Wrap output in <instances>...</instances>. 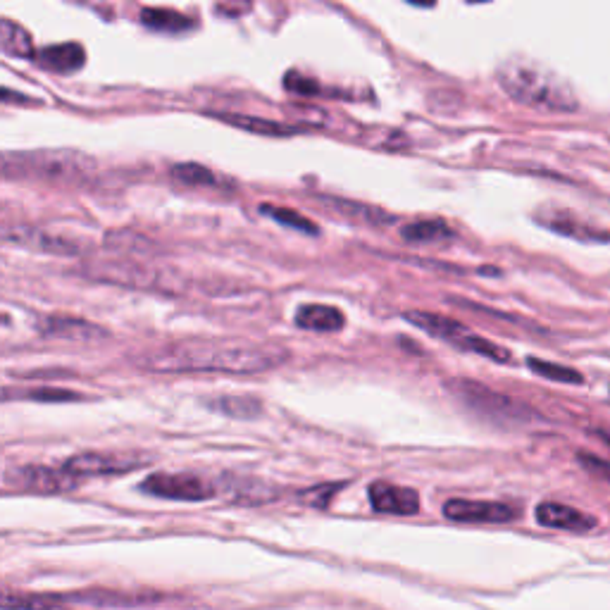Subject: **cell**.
I'll return each mask as SVG.
<instances>
[{
  "label": "cell",
  "mask_w": 610,
  "mask_h": 610,
  "mask_svg": "<svg viewBox=\"0 0 610 610\" xmlns=\"http://www.w3.org/2000/svg\"><path fill=\"white\" fill-rule=\"evenodd\" d=\"M527 365L532 372H537V375L546 377V379H553V382H560V384H582L584 382V377L577 370H572V367L549 363V360L529 358Z\"/></svg>",
  "instance_id": "obj_24"
},
{
  "label": "cell",
  "mask_w": 610,
  "mask_h": 610,
  "mask_svg": "<svg viewBox=\"0 0 610 610\" xmlns=\"http://www.w3.org/2000/svg\"><path fill=\"white\" fill-rule=\"evenodd\" d=\"M444 515L453 522H510L518 518V508L499 501L451 499L444 503Z\"/></svg>",
  "instance_id": "obj_10"
},
{
  "label": "cell",
  "mask_w": 610,
  "mask_h": 610,
  "mask_svg": "<svg viewBox=\"0 0 610 610\" xmlns=\"http://www.w3.org/2000/svg\"><path fill=\"white\" fill-rule=\"evenodd\" d=\"M210 408L217 410V413H222V415L239 417V420H251V417L260 415V410H263L258 398H251V396L213 398V401H210Z\"/></svg>",
  "instance_id": "obj_22"
},
{
  "label": "cell",
  "mask_w": 610,
  "mask_h": 610,
  "mask_svg": "<svg viewBox=\"0 0 610 610\" xmlns=\"http://www.w3.org/2000/svg\"><path fill=\"white\" fill-rule=\"evenodd\" d=\"M141 491L172 501H208L217 496V484L189 472H155L141 482Z\"/></svg>",
  "instance_id": "obj_5"
},
{
  "label": "cell",
  "mask_w": 610,
  "mask_h": 610,
  "mask_svg": "<svg viewBox=\"0 0 610 610\" xmlns=\"http://www.w3.org/2000/svg\"><path fill=\"white\" fill-rule=\"evenodd\" d=\"M406 320L413 322V325L417 329H422V332L437 336V339L446 341V344H451L453 348H460V351L477 353V356L491 358L496 360V363H508L510 360L508 348H503L499 344H494V341L484 339V336L470 332L468 327L460 325V322L451 320V317L446 315L413 310V313H406Z\"/></svg>",
  "instance_id": "obj_4"
},
{
  "label": "cell",
  "mask_w": 610,
  "mask_h": 610,
  "mask_svg": "<svg viewBox=\"0 0 610 610\" xmlns=\"http://www.w3.org/2000/svg\"><path fill=\"white\" fill-rule=\"evenodd\" d=\"M0 51L10 58H36V53H39L34 51L29 31L12 22L10 17L0 20Z\"/></svg>",
  "instance_id": "obj_18"
},
{
  "label": "cell",
  "mask_w": 610,
  "mask_h": 610,
  "mask_svg": "<svg viewBox=\"0 0 610 610\" xmlns=\"http://www.w3.org/2000/svg\"><path fill=\"white\" fill-rule=\"evenodd\" d=\"M67 596L65 594H3L5 610H65Z\"/></svg>",
  "instance_id": "obj_19"
},
{
  "label": "cell",
  "mask_w": 610,
  "mask_h": 610,
  "mask_svg": "<svg viewBox=\"0 0 610 610\" xmlns=\"http://www.w3.org/2000/svg\"><path fill=\"white\" fill-rule=\"evenodd\" d=\"M5 241H12V244H20L24 248H31V251H41V253H53V255H74L79 253V248L70 244V241L58 239V236H51L41 229L34 227H5L3 232Z\"/></svg>",
  "instance_id": "obj_13"
},
{
  "label": "cell",
  "mask_w": 610,
  "mask_h": 610,
  "mask_svg": "<svg viewBox=\"0 0 610 610\" xmlns=\"http://www.w3.org/2000/svg\"><path fill=\"white\" fill-rule=\"evenodd\" d=\"M448 389H451L465 406H470L479 415L506 417V420H520L522 413L527 415V408H520L518 403H513V398L494 394L491 389L482 387V384L468 382V379L448 384Z\"/></svg>",
  "instance_id": "obj_7"
},
{
  "label": "cell",
  "mask_w": 610,
  "mask_h": 610,
  "mask_svg": "<svg viewBox=\"0 0 610 610\" xmlns=\"http://www.w3.org/2000/svg\"><path fill=\"white\" fill-rule=\"evenodd\" d=\"M5 484L31 494H65L79 487V479L65 468H48V465H20L5 472Z\"/></svg>",
  "instance_id": "obj_6"
},
{
  "label": "cell",
  "mask_w": 610,
  "mask_h": 610,
  "mask_svg": "<svg viewBox=\"0 0 610 610\" xmlns=\"http://www.w3.org/2000/svg\"><path fill=\"white\" fill-rule=\"evenodd\" d=\"M141 22L155 31H167V34H182V31H189L194 27V22H191L189 17H184L182 12L167 8H143Z\"/></svg>",
  "instance_id": "obj_20"
},
{
  "label": "cell",
  "mask_w": 610,
  "mask_h": 610,
  "mask_svg": "<svg viewBox=\"0 0 610 610\" xmlns=\"http://www.w3.org/2000/svg\"><path fill=\"white\" fill-rule=\"evenodd\" d=\"M537 522L544 527L551 529H565V532H575V534H584L591 532L599 522L596 518H591V515L582 513V510L572 508V506H563V503H539L537 506Z\"/></svg>",
  "instance_id": "obj_12"
},
{
  "label": "cell",
  "mask_w": 610,
  "mask_h": 610,
  "mask_svg": "<svg viewBox=\"0 0 610 610\" xmlns=\"http://www.w3.org/2000/svg\"><path fill=\"white\" fill-rule=\"evenodd\" d=\"M86 60L84 46L82 43H58V46H48L43 51L36 53V62L46 67V70L58 72V74H72L82 70Z\"/></svg>",
  "instance_id": "obj_15"
},
{
  "label": "cell",
  "mask_w": 610,
  "mask_h": 610,
  "mask_svg": "<svg viewBox=\"0 0 610 610\" xmlns=\"http://www.w3.org/2000/svg\"><path fill=\"white\" fill-rule=\"evenodd\" d=\"M284 86L289 91L298 93V96H317V93H320V84L313 82V79H308V77H301V74H294V72L286 74Z\"/></svg>",
  "instance_id": "obj_27"
},
{
  "label": "cell",
  "mask_w": 610,
  "mask_h": 610,
  "mask_svg": "<svg viewBox=\"0 0 610 610\" xmlns=\"http://www.w3.org/2000/svg\"><path fill=\"white\" fill-rule=\"evenodd\" d=\"M210 117L232 124V127L246 129L248 134H260V136H294L301 132V129L291 127V124L275 122V120H260V117H253V115H222V112H213Z\"/></svg>",
  "instance_id": "obj_17"
},
{
  "label": "cell",
  "mask_w": 610,
  "mask_h": 610,
  "mask_svg": "<svg viewBox=\"0 0 610 610\" xmlns=\"http://www.w3.org/2000/svg\"><path fill=\"white\" fill-rule=\"evenodd\" d=\"M146 465V458L136 456H120V453H82V456H72L62 463V468L70 472L72 477H103V475H124L136 468Z\"/></svg>",
  "instance_id": "obj_8"
},
{
  "label": "cell",
  "mask_w": 610,
  "mask_h": 610,
  "mask_svg": "<svg viewBox=\"0 0 610 610\" xmlns=\"http://www.w3.org/2000/svg\"><path fill=\"white\" fill-rule=\"evenodd\" d=\"M91 160L72 151H39V153H5V177H39L53 182H77L91 170Z\"/></svg>",
  "instance_id": "obj_3"
},
{
  "label": "cell",
  "mask_w": 610,
  "mask_h": 610,
  "mask_svg": "<svg viewBox=\"0 0 610 610\" xmlns=\"http://www.w3.org/2000/svg\"><path fill=\"white\" fill-rule=\"evenodd\" d=\"M172 177L186 186H217L220 184V179H217L215 172H210L208 167L196 165V163L174 165Z\"/></svg>",
  "instance_id": "obj_25"
},
{
  "label": "cell",
  "mask_w": 610,
  "mask_h": 610,
  "mask_svg": "<svg viewBox=\"0 0 610 610\" xmlns=\"http://www.w3.org/2000/svg\"><path fill=\"white\" fill-rule=\"evenodd\" d=\"M496 79L513 101L529 108L549 112L577 110V98L570 84L532 60L508 58L496 70Z\"/></svg>",
  "instance_id": "obj_2"
},
{
  "label": "cell",
  "mask_w": 610,
  "mask_h": 610,
  "mask_svg": "<svg viewBox=\"0 0 610 610\" xmlns=\"http://www.w3.org/2000/svg\"><path fill=\"white\" fill-rule=\"evenodd\" d=\"M537 222L549 227L551 232L570 236V239L584 241V244H599V241H610V234L603 232V227H596L584 220V217L575 215L568 208H541L537 213Z\"/></svg>",
  "instance_id": "obj_9"
},
{
  "label": "cell",
  "mask_w": 610,
  "mask_h": 610,
  "mask_svg": "<svg viewBox=\"0 0 610 610\" xmlns=\"http://www.w3.org/2000/svg\"><path fill=\"white\" fill-rule=\"evenodd\" d=\"M260 213L272 217V220L284 224V227L296 229V232L317 236L320 234V229H317V224L313 220H308V217L298 213V210L291 208H279V205H260Z\"/></svg>",
  "instance_id": "obj_23"
},
{
  "label": "cell",
  "mask_w": 610,
  "mask_h": 610,
  "mask_svg": "<svg viewBox=\"0 0 610 610\" xmlns=\"http://www.w3.org/2000/svg\"><path fill=\"white\" fill-rule=\"evenodd\" d=\"M580 463L591 472V475L610 479V463H606V460L589 456V453H580Z\"/></svg>",
  "instance_id": "obj_28"
},
{
  "label": "cell",
  "mask_w": 610,
  "mask_h": 610,
  "mask_svg": "<svg viewBox=\"0 0 610 610\" xmlns=\"http://www.w3.org/2000/svg\"><path fill=\"white\" fill-rule=\"evenodd\" d=\"M24 398H31V401H39V403H72L79 401L82 394H74L70 389H31L24 391Z\"/></svg>",
  "instance_id": "obj_26"
},
{
  "label": "cell",
  "mask_w": 610,
  "mask_h": 610,
  "mask_svg": "<svg viewBox=\"0 0 610 610\" xmlns=\"http://www.w3.org/2000/svg\"><path fill=\"white\" fill-rule=\"evenodd\" d=\"M39 329L41 334L46 336H58V339H70V341H96L108 336L105 329L93 325V322L79 320V317H70V315L43 317L39 322Z\"/></svg>",
  "instance_id": "obj_14"
},
{
  "label": "cell",
  "mask_w": 610,
  "mask_h": 610,
  "mask_svg": "<svg viewBox=\"0 0 610 610\" xmlns=\"http://www.w3.org/2000/svg\"><path fill=\"white\" fill-rule=\"evenodd\" d=\"M372 508L387 515H415L420 510V496L415 489L396 487L389 482H375L367 491Z\"/></svg>",
  "instance_id": "obj_11"
},
{
  "label": "cell",
  "mask_w": 610,
  "mask_h": 610,
  "mask_svg": "<svg viewBox=\"0 0 610 610\" xmlns=\"http://www.w3.org/2000/svg\"><path fill=\"white\" fill-rule=\"evenodd\" d=\"M296 325L308 332H339L346 325V317L334 305L308 303L296 310Z\"/></svg>",
  "instance_id": "obj_16"
},
{
  "label": "cell",
  "mask_w": 610,
  "mask_h": 610,
  "mask_svg": "<svg viewBox=\"0 0 610 610\" xmlns=\"http://www.w3.org/2000/svg\"><path fill=\"white\" fill-rule=\"evenodd\" d=\"M401 236L413 244H432V241H446L453 239V229L441 220H422L406 224L401 229Z\"/></svg>",
  "instance_id": "obj_21"
},
{
  "label": "cell",
  "mask_w": 610,
  "mask_h": 610,
  "mask_svg": "<svg viewBox=\"0 0 610 610\" xmlns=\"http://www.w3.org/2000/svg\"><path fill=\"white\" fill-rule=\"evenodd\" d=\"M289 360V351L275 344L255 341H182V344L143 348L132 353V363L146 372L177 375V372H229V375H260Z\"/></svg>",
  "instance_id": "obj_1"
}]
</instances>
